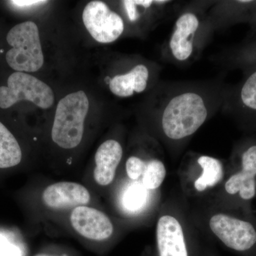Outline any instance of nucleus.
I'll return each instance as SVG.
<instances>
[{"instance_id": "obj_1", "label": "nucleus", "mask_w": 256, "mask_h": 256, "mask_svg": "<svg viewBox=\"0 0 256 256\" xmlns=\"http://www.w3.org/2000/svg\"><path fill=\"white\" fill-rule=\"evenodd\" d=\"M228 88L222 77L194 82L160 80L148 112L159 136L172 142L192 137L222 110Z\"/></svg>"}, {"instance_id": "obj_2", "label": "nucleus", "mask_w": 256, "mask_h": 256, "mask_svg": "<svg viewBox=\"0 0 256 256\" xmlns=\"http://www.w3.org/2000/svg\"><path fill=\"white\" fill-rule=\"evenodd\" d=\"M214 2L184 3L175 16L171 33L160 46V54L164 62L184 66L200 58L215 32L208 14Z\"/></svg>"}, {"instance_id": "obj_3", "label": "nucleus", "mask_w": 256, "mask_h": 256, "mask_svg": "<svg viewBox=\"0 0 256 256\" xmlns=\"http://www.w3.org/2000/svg\"><path fill=\"white\" fill-rule=\"evenodd\" d=\"M88 108V99L82 90L68 94L58 102L52 130L56 144L64 149L80 144Z\"/></svg>"}, {"instance_id": "obj_4", "label": "nucleus", "mask_w": 256, "mask_h": 256, "mask_svg": "<svg viewBox=\"0 0 256 256\" xmlns=\"http://www.w3.org/2000/svg\"><path fill=\"white\" fill-rule=\"evenodd\" d=\"M6 41L12 46L6 54L12 68L18 72H36L42 68L44 60L36 24H18L8 32Z\"/></svg>"}, {"instance_id": "obj_5", "label": "nucleus", "mask_w": 256, "mask_h": 256, "mask_svg": "<svg viewBox=\"0 0 256 256\" xmlns=\"http://www.w3.org/2000/svg\"><path fill=\"white\" fill-rule=\"evenodd\" d=\"M213 234L226 247L239 254H256V223L227 214L214 215L210 220Z\"/></svg>"}, {"instance_id": "obj_6", "label": "nucleus", "mask_w": 256, "mask_h": 256, "mask_svg": "<svg viewBox=\"0 0 256 256\" xmlns=\"http://www.w3.org/2000/svg\"><path fill=\"white\" fill-rule=\"evenodd\" d=\"M22 100L30 101L42 109H47L53 105L54 94L40 79L16 72L8 78V86L0 87V108L6 109Z\"/></svg>"}, {"instance_id": "obj_7", "label": "nucleus", "mask_w": 256, "mask_h": 256, "mask_svg": "<svg viewBox=\"0 0 256 256\" xmlns=\"http://www.w3.org/2000/svg\"><path fill=\"white\" fill-rule=\"evenodd\" d=\"M236 156V170L226 182L224 188L236 205L245 207L256 195V142L242 146Z\"/></svg>"}, {"instance_id": "obj_8", "label": "nucleus", "mask_w": 256, "mask_h": 256, "mask_svg": "<svg viewBox=\"0 0 256 256\" xmlns=\"http://www.w3.org/2000/svg\"><path fill=\"white\" fill-rule=\"evenodd\" d=\"M162 67L160 64L140 63L131 67L128 72L114 76L106 77L105 82L114 95L126 98L134 94H140L152 90L161 80Z\"/></svg>"}, {"instance_id": "obj_9", "label": "nucleus", "mask_w": 256, "mask_h": 256, "mask_svg": "<svg viewBox=\"0 0 256 256\" xmlns=\"http://www.w3.org/2000/svg\"><path fill=\"white\" fill-rule=\"evenodd\" d=\"M82 21L92 38L99 43H112L124 30L122 16L104 2L92 1L85 6Z\"/></svg>"}, {"instance_id": "obj_10", "label": "nucleus", "mask_w": 256, "mask_h": 256, "mask_svg": "<svg viewBox=\"0 0 256 256\" xmlns=\"http://www.w3.org/2000/svg\"><path fill=\"white\" fill-rule=\"evenodd\" d=\"M121 2L130 22L138 23L146 18L152 28L176 16L184 3L170 0H124Z\"/></svg>"}, {"instance_id": "obj_11", "label": "nucleus", "mask_w": 256, "mask_h": 256, "mask_svg": "<svg viewBox=\"0 0 256 256\" xmlns=\"http://www.w3.org/2000/svg\"><path fill=\"white\" fill-rule=\"evenodd\" d=\"M70 222L79 234L92 240H106L114 232L110 218L100 210L90 207H76L70 216Z\"/></svg>"}, {"instance_id": "obj_12", "label": "nucleus", "mask_w": 256, "mask_h": 256, "mask_svg": "<svg viewBox=\"0 0 256 256\" xmlns=\"http://www.w3.org/2000/svg\"><path fill=\"white\" fill-rule=\"evenodd\" d=\"M222 110L256 122V70L238 88L227 89Z\"/></svg>"}, {"instance_id": "obj_13", "label": "nucleus", "mask_w": 256, "mask_h": 256, "mask_svg": "<svg viewBox=\"0 0 256 256\" xmlns=\"http://www.w3.org/2000/svg\"><path fill=\"white\" fill-rule=\"evenodd\" d=\"M90 194L82 184L63 182L50 185L43 194L47 206L55 210L84 206L90 201Z\"/></svg>"}, {"instance_id": "obj_14", "label": "nucleus", "mask_w": 256, "mask_h": 256, "mask_svg": "<svg viewBox=\"0 0 256 256\" xmlns=\"http://www.w3.org/2000/svg\"><path fill=\"white\" fill-rule=\"evenodd\" d=\"M122 154V146L114 140H108L99 146L95 156L94 178L96 182L101 186H107L114 181Z\"/></svg>"}, {"instance_id": "obj_15", "label": "nucleus", "mask_w": 256, "mask_h": 256, "mask_svg": "<svg viewBox=\"0 0 256 256\" xmlns=\"http://www.w3.org/2000/svg\"><path fill=\"white\" fill-rule=\"evenodd\" d=\"M255 1H214L208 10V18L214 31L226 28L238 20L240 12L245 11V8L250 6Z\"/></svg>"}, {"instance_id": "obj_16", "label": "nucleus", "mask_w": 256, "mask_h": 256, "mask_svg": "<svg viewBox=\"0 0 256 256\" xmlns=\"http://www.w3.org/2000/svg\"><path fill=\"white\" fill-rule=\"evenodd\" d=\"M196 163L202 168V174L194 182V188L198 192H204L212 188L223 180L224 169L220 160L212 156H197Z\"/></svg>"}, {"instance_id": "obj_17", "label": "nucleus", "mask_w": 256, "mask_h": 256, "mask_svg": "<svg viewBox=\"0 0 256 256\" xmlns=\"http://www.w3.org/2000/svg\"><path fill=\"white\" fill-rule=\"evenodd\" d=\"M22 156L21 148L16 138L0 122V169L20 164Z\"/></svg>"}, {"instance_id": "obj_18", "label": "nucleus", "mask_w": 256, "mask_h": 256, "mask_svg": "<svg viewBox=\"0 0 256 256\" xmlns=\"http://www.w3.org/2000/svg\"><path fill=\"white\" fill-rule=\"evenodd\" d=\"M166 174L164 162L158 158H152L146 162V170L142 174V185L146 190H156L164 182Z\"/></svg>"}, {"instance_id": "obj_19", "label": "nucleus", "mask_w": 256, "mask_h": 256, "mask_svg": "<svg viewBox=\"0 0 256 256\" xmlns=\"http://www.w3.org/2000/svg\"><path fill=\"white\" fill-rule=\"evenodd\" d=\"M148 200V192L143 185L134 183L124 192L122 202L124 206L129 212H136L146 205Z\"/></svg>"}, {"instance_id": "obj_20", "label": "nucleus", "mask_w": 256, "mask_h": 256, "mask_svg": "<svg viewBox=\"0 0 256 256\" xmlns=\"http://www.w3.org/2000/svg\"><path fill=\"white\" fill-rule=\"evenodd\" d=\"M146 162L136 156L128 158L126 162V172L128 176L132 180H137L140 178L146 170Z\"/></svg>"}, {"instance_id": "obj_21", "label": "nucleus", "mask_w": 256, "mask_h": 256, "mask_svg": "<svg viewBox=\"0 0 256 256\" xmlns=\"http://www.w3.org/2000/svg\"><path fill=\"white\" fill-rule=\"evenodd\" d=\"M0 256H21V252L16 246L0 235Z\"/></svg>"}, {"instance_id": "obj_22", "label": "nucleus", "mask_w": 256, "mask_h": 256, "mask_svg": "<svg viewBox=\"0 0 256 256\" xmlns=\"http://www.w3.org/2000/svg\"><path fill=\"white\" fill-rule=\"evenodd\" d=\"M10 2L18 6H28L43 4V3L47 2V1H38V0H21L20 1V0H16V1H11Z\"/></svg>"}, {"instance_id": "obj_23", "label": "nucleus", "mask_w": 256, "mask_h": 256, "mask_svg": "<svg viewBox=\"0 0 256 256\" xmlns=\"http://www.w3.org/2000/svg\"><path fill=\"white\" fill-rule=\"evenodd\" d=\"M36 256H52L44 255V254H41V255H37Z\"/></svg>"}]
</instances>
